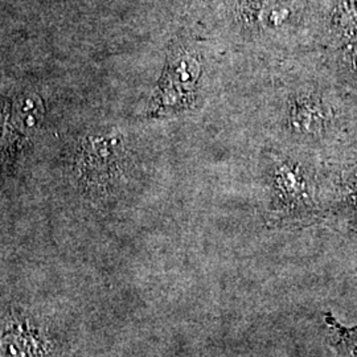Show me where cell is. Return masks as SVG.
Returning <instances> with one entry per match:
<instances>
[{
  "label": "cell",
  "mask_w": 357,
  "mask_h": 357,
  "mask_svg": "<svg viewBox=\"0 0 357 357\" xmlns=\"http://www.w3.org/2000/svg\"><path fill=\"white\" fill-rule=\"evenodd\" d=\"M199 76V65L191 59H180L172 65L169 72V79L167 81L165 91L162 94V102L167 106H174L180 102L185 93L193 89Z\"/></svg>",
  "instance_id": "cell-3"
},
{
  "label": "cell",
  "mask_w": 357,
  "mask_h": 357,
  "mask_svg": "<svg viewBox=\"0 0 357 357\" xmlns=\"http://www.w3.org/2000/svg\"><path fill=\"white\" fill-rule=\"evenodd\" d=\"M348 175V178L337 181L330 209L343 227L357 231V167Z\"/></svg>",
  "instance_id": "cell-2"
},
{
  "label": "cell",
  "mask_w": 357,
  "mask_h": 357,
  "mask_svg": "<svg viewBox=\"0 0 357 357\" xmlns=\"http://www.w3.org/2000/svg\"><path fill=\"white\" fill-rule=\"evenodd\" d=\"M28 321H7L0 330V357H44L38 330Z\"/></svg>",
  "instance_id": "cell-1"
},
{
  "label": "cell",
  "mask_w": 357,
  "mask_h": 357,
  "mask_svg": "<svg viewBox=\"0 0 357 357\" xmlns=\"http://www.w3.org/2000/svg\"><path fill=\"white\" fill-rule=\"evenodd\" d=\"M324 321L331 331L336 357H357V326L345 327L332 317L331 312L324 315Z\"/></svg>",
  "instance_id": "cell-4"
}]
</instances>
